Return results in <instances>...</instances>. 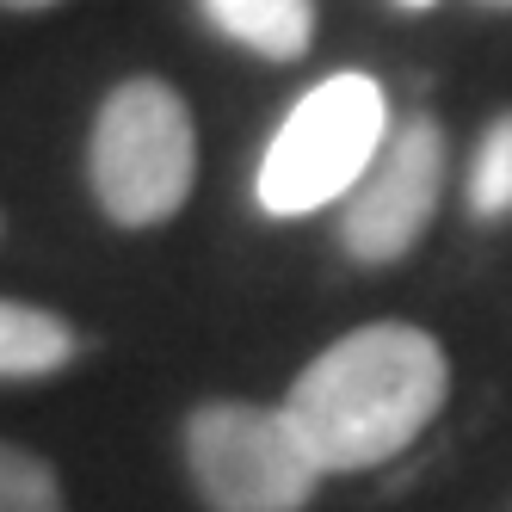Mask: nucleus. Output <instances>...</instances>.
I'll use <instances>...</instances> for the list:
<instances>
[{"label":"nucleus","instance_id":"f257e3e1","mask_svg":"<svg viewBox=\"0 0 512 512\" xmlns=\"http://www.w3.org/2000/svg\"><path fill=\"white\" fill-rule=\"evenodd\" d=\"M445 346L408 321H377L334 340L290 383L284 420L321 475H352L401 457L445 408Z\"/></svg>","mask_w":512,"mask_h":512},{"label":"nucleus","instance_id":"f03ea898","mask_svg":"<svg viewBox=\"0 0 512 512\" xmlns=\"http://www.w3.org/2000/svg\"><path fill=\"white\" fill-rule=\"evenodd\" d=\"M93 198L118 229H155L192 198L198 179V130L167 81L136 75L105 93L87 142Z\"/></svg>","mask_w":512,"mask_h":512},{"label":"nucleus","instance_id":"7ed1b4c3","mask_svg":"<svg viewBox=\"0 0 512 512\" xmlns=\"http://www.w3.org/2000/svg\"><path fill=\"white\" fill-rule=\"evenodd\" d=\"M389 142V105L383 87L371 75H327L321 87H309L290 118L278 124V136L266 142L260 161V210L266 216H309L321 204L346 198L371 161Z\"/></svg>","mask_w":512,"mask_h":512},{"label":"nucleus","instance_id":"20e7f679","mask_svg":"<svg viewBox=\"0 0 512 512\" xmlns=\"http://www.w3.org/2000/svg\"><path fill=\"white\" fill-rule=\"evenodd\" d=\"M186 463L210 512H303L321 469L284 408L204 401L186 420Z\"/></svg>","mask_w":512,"mask_h":512},{"label":"nucleus","instance_id":"39448f33","mask_svg":"<svg viewBox=\"0 0 512 512\" xmlns=\"http://www.w3.org/2000/svg\"><path fill=\"white\" fill-rule=\"evenodd\" d=\"M438 186H445V130L432 118H401L371 173L346 192V216H340L346 253L358 266H395L426 235Z\"/></svg>","mask_w":512,"mask_h":512},{"label":"nucleus","instance_id":"423d86ee","mask_svg":"<svg viewBox=\"0 0 512 512\" xmlns=\"http://www.w3.org/2000/svg\"><path fill=\"white\" fill-rule=\"evenodd\" d=\"M198 7L229 44L266 56V62H297L315 38L309 0H198Z\"/></svg>","mask_w":512,"mask_h":512},{"label":"nucleus","instance_id":"0eeeda50","mask_svg":"<svg viewBox=\"0 0 512 512\" xmlns=\"http://www.w3.org/2000/svg\"><path fill=\"white\" fill-rule=\"evenodd\" d=\"M81 352V334L38 303H0V383L56 377Z\"/></svg>","mask_w":512,"mask_h":512},{"label":"nucleus","instance_id":"6e6552de","mask_svg":"<svg viewBox=\"0 0 512 512\" xmlns=\"http://www.w3.org/2000/svg\"><path fill=\"white\" fill-rule=\"evenodd\" d=\"M469 210L482 223L512 216V112L488 124L482 149H475V173H469Z\"/></svg>","mask_w":512,"mask_h":512},{"label":"nucleus","instance_id":"1a4fd4ad","mask_svg":"<svg viewBox=\"0 0 512 512\" xmlns=\"http://www.w3.org/2000/svg\"><path fill=\"white\" fill-rule=\"evenodd\" d=\"M0 512H68L56 469L38 451H19L0 438Z\"/></svg>","mask_w":512,"mask_h":512},{"label":"nucleus","instance_id":"9d476101","mask_svg":"<svg viewBox=\"0 0 512 512\" xmlns=\"http://www.w3.org/2000/svg\"><path fill=\"white\" fill-rule=\"evenodd\" d=\"M7 13H44V7H62V0H0Z\"/></svg>","mask_w":512,"mask_h":512},{"label":"nucleus","instance_id":"9b49d317","mask_svg":"<svg viewBox=\"0 0 512 512\" xmlns=\"http://www.w3.org/2000/svg\"><path fill=\"white\" fill-rule=\"evenodd\" d=\"M401 7H432V0H401Z\"/></svg>","mask_w":512,"mask_h":512},{"label":"nucleus","instance_id":"f8f14e48","mask_svg":"<svg viewBox=\"0 0 512 512\" xmlns=\"http://www.w3.org/2000/svg\"><path fill=\"white\" fill-rule=\"evenodd\" d=\"M488 7H512V0H488Z\"/></svg>","mask_w":512,"mask_h":512}]
</instances>
